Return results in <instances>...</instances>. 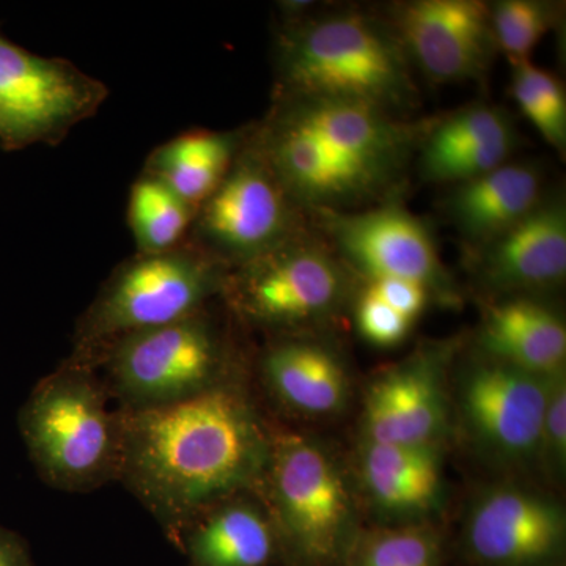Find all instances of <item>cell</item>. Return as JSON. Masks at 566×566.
Returning <instances> with one entry per match:
<instances>
[{"label":"cell","mask_w":566,"mask_h":566,"mask_svg":"<svg viewBox=\"0 0 566 566\" xmlns=\"http://www.w3.org/2000/svg\"><path fill=\"white\" fill-rule=\"evenodd\" d=\"M120 420L118 480L169 531L266 474L273 441L226 382L174 405L120 408Z\"/></svg>","instance_id":"obj_1"},{"label":"cell","mask_w":566,"mask_h":566,"mask_svg":"<svg viewBox=\"0 0 566 566\" xmlns=\"http://www.w3.org/2000/svg\"><path fill=\"white\" fill-rule=\"evenodd\" d=\"M275 98L344 99L387 112L415 96L400 43L370 18L290 24L277 41Z\"/></svg>","instance_id":"obj_2"},{"label":"cell","mask_w":566,"mask_h":566,"mask_svg":"<svg viewBox=\"0 0 566 566\" xmlns=\"http://www.w3.org/2000/svg\"><path fill=\"white\" fill-rule=\"evenodd\" d=\"M20 430L44 482L91 491L120 475V409L112 411L93 368L71 363L44 378L20 412Z\"/></svg>","instance_id":"obj_3"},{"label":"cell","mask_w":566,"mask_h":566,"mask_svg":"<svg viewBox=\"0 0 566 566\" xmlns=\"http://www.w3.org/2000/svg\"><path fill=\"white\" fill-rule=\"evenodd\" d=\"M229 268L189 241L161 253H136L104 283L74 333L69 360L95 367L129 335L203 311L223 292Z\"/></svg>","instance_id":"obj_4"},{"label":"cell","mask_w":566,"mask_h":566,"mask_svg":"<svg viewBox=\"0 0 566 566\" xmlns=\"http://www.w3.org/2000/svg\"><path fill=\"white\" fill-rule=\"evenodd\" d=\"M106 84L61 57L33 54L0 32V147L61 144L102 109Z\"/></svg>","instance_id":"obj_5"},{"label":"cell","mask_w":566,"mask_h":566,"mask_svg":"<svg viewBox=\"0 0 566 566\" xmlns=\"http://www.w3.org/2000/svg\"><path fill=\"white\" fill-rule=\"evenodd\" d=\"M99 364L123 409L174 405L222 385V345L205 308L122 338Z\"/></svg>","instance_id":"obj_6"},{"label":"cell","mask_w":566,"mask_h":566,"mask_svg":"<svg viewBox=\"0 0 566 566\" xmlns=\"http://www.w3.org/2000/svg\"><path fill=\"white\" fill-rule=\"evenodd\" d=\"M297 234V208L245 133L229 172L197 210L186 241L230 270Z\"/></svg>","instance_id":"obj_7"},{"label":"cell","mask_w":566,"mask_h":566,"mask_svg":"<svg viewBox=\"0 0 566 566\" xmlns=\"http://www.w3.org/2000/svg\"><path fill=\"white\" fill-rule=\"evenodd\" d=\"M223 292L241 315L264 326H286L329 311L342 293V274L334 260L292 238L277 249L227 274Z\"/></svg>","instance_id":"obj_8"},{"label":"cell","mask_w":566,"mask_h":566,"mask_svg":"<svg viewBox=\"0 0 566 566\" xmlns=\"http://www.w3.org/2000/svg\"><path fill=\"white\" fill-rule=\"evenodd\" d=\"M266 474L279 524L293 545L315 560L334 556L348 497L329 458L303 438L282 436L271 444Z\"/></svg>","instance_id":"obj_9"},{"label":"cell","mask_w":566,"mask_h":566,"mask_svg":"<svg viewBox=\"0 0 566 566\" xmlns=\"http://www.w3.org/2000/svg\"><path fill=\"white\" fill-rule=\"evenodd\" d=\"M249 137L297 210L331 211L374 196L390 182L364 164L335 155L277 103Z\"/></svg>","instance_id":"obj_10"},{"label":"cell","mask_w":566,"mask_h":566,"mask_svg":"<svg viewBox=\"0 0 566 566\" xmlns=\"http://www.w3.org/2000/svg\"><path fill=\"white\" fill-rule=\"evenodd\" d=\"M327 230L346 259L371 279L394 277L439 289L444 268L420 219L397 205L342 214L327 211Z\"/></svg>","instance_id":"obj_11"},{"label":"cell","mask_w":566,"mask_h":566,"mask_svg":"<svg viewBox=\"0 0 566 566\" xmlns=\"http://www.w3.org/2000/svg\"><path fill=\"white\" fill-rule=\"evenodd\" d=\"M400 43L436 81H463L486 69L495 48L490 6L479 0H417L397 17Z\"/></svg>","instance_id":"obj_12"},{"label":"cell","mask_w":566,"mask_h":566,"mask_svg":"<svg viewBox=\"0 0 566 566\" xmlns=\"http://www.w3.org/2000/svg\"><path fill=\"white\" fill-rule=\"evenodd\" d=\"M547 395L542 376L504 363L486 365L465 382V415L488 444L526 457L543 444Z\"/></svg>","instance_id":"obj_13"},{"label":"cell","mask_w":566,"mask_h":566,"mask_svg":"<svg viewBox=\"0 0 566 566\" xmlns=\"http://www.w3.org/2000/svg\"><path fill=\"white\" fill-rule=\"evenodd\" d=\"M565 521L560 510L538 495L497 490L476 504L468 524V543L483 564L531 566L560 549Z\"/></svg>","instance_id":"obj_14"},{"label":"cell","mask_w":566,"mask_h":566,"mask_svg":"<svg viewBox=\"0 0 566 566\" xmlns=\"http://www.w3.org/2000/svg\"><path fill=\"white\" fill-rule=\"evenodd\" d=\"M335 155L364 164L392 180L403 161L411 132L387 112L344 99L275 98Z\"/></svg>","instance_id":"obj_15"},{"label":"cell","mask_w":566,"mask_h":566,"mask_svg":"<svg viewBox=\"0 0 566 566\" xmlns=\"http://www.w3.org/2000/svg\"><path fill=\"white\" fill-rule=\"evenodd\" d=\"M483 271L499 289H536L566 274V211L562 202H539L505 233L488 243Z\"/></svg>","instance_id":"obj_16"},{"label":"cell","mask_w":566,"mask_h":566,"mask_svg":"<svg viewBox=\"0 0 566 566\" xmlns=\"http://www.w3.org/2000/svg\"><path fill=\"white\" fill-rule=\"evenodd\" d=\"M444 423V403L434 371L400 368L371 387L365 406L370 444L430 446Z\"/></svg>","instance_id":"obj_17"},{"label":"cell","mask_w":566,"mask_h":566,"mask_svg":"<svg viewBox=\"0 0 566 566\" xmlns=\"http://www.w3.org/2000/svg\"><path fill=\"white\" fill-rule=\"evenodd\" d=\"M542 177L528 164L505 163L485 175L460 182L450 211L465 238L491 243L538 207Z\"/></svg>","instance_id":"obj_18"},{"label":"cell","mask_w":566,"mask_h":566,"mask_svg":"<svg viewBox=\"0 0 566 566\" xmlns=\"http://www.w3.org/2000/svg\"><path fill=\"white\" fill-rule=\"evenodd\" d=\"M486 348L502 363L543 376L560 374L566 357L564 323L534 301L515 300L488 312Z\"/></svg>","instance_id":"obj_19"},{"label":"cell","mask_w":566,"mask_h":566,"mask_svg":"<svg viewBox=\"0 0 566 566\" xmlns=\"http://www.w3.org/2000/svg\"><path fill=\"white\" fill-rule=\"evenodd\" d=\"M245 133L189 132L159 145L145 161L142 172L172 189L199 210L229 172Z\"/></svg>","instance_id":"obj_20"},{"label":"cell","mask_w":566,"mask_h":566,"mask_svg":"<svg viewBox=\"0 0 566 566\" xmlns=\"http://www.w3.org/2000/svg\"><path fill=\"white\" fill-rule=\"evenodd\" d=\"M188 528L186 551L192 566H266L274 554L270 520L245 502H219Z\"/></svg>","instance_id":"obj_21"},{"label":"cell","mask_w":566,"mask_h":566,"mask_svg":"<svg viewBox=\"0 0 566 566\" xmlns=\"http://www.w3.org/2000/svg\"><path fill=\"white\" fill-rule=\"evenodd\" d=\"M263 374L271 390L297 411L326 415L344 403V370L318 346L301 342L271 346L263 357Z\"/></svg>","instance_id":"obj_22"},{"label":"cell","mask_w":566,"mask_h":566,"mask_svg":"<svg viewBox=\"0 0 566 566\" xmlns=\"http://www.w3.org/2000/svg\"><path fill=\"white\" fill-rule=\"evenodd\" d=\"M364 479L376 502L397 512L424 509L441 485L439 461L430 446L368 444Z\"/></svg>","instance_id":"obj_23"},{"label":"cell","mask_w":566,"mask_h":566,"mask_svg":"<svg viewBox=\"0 0 566 566\" xmlns=\"http://www.w3.org/2000/svg\"><path fill=\"white\" fill-rule=\"evenodd\" d=\"M515 137L504 112L495 107L472 106L457 112L424 144L423 172L430 180L453 181L479 166L486 148L494 142Z\"/></svg>","instance_id":"obj_24"},{"label":"cell","mask_w":566,"mask_h":566,"mask_svg":"<svg viewBox=\"0 0 566 566\" xmlns=\"http://www.w3.org/2000/svg\"><path fill=\"white\" fill-rule=\"evenodd\" d=\"M196 210L151 175L140 172L128 200L136 253L172 251L188 240Z\"/></svg>","instance_id":"obj_25"},{"label":"cell","mask_w":566,"mask_h":566,"mask_svg":"<svg viewBox=\"0 0 566 566\" xmlns=\"http://www.w3.org/2000/svg\"><path fill=\"white\" fill-rule=\"evenodd\" d=\"M513 96L528 122L558 151L566 145V96L560 81L531 61L513 62Z\"/></svg>","instance_id":"obj_26"},{"label":"cell","mask_w":566,"mask_h":566,"mask_svg":"<svg viewBox=\"0 0 566 566\" xmlns=\"http://www.w3.org/2000/svg\"><path fill=\"white\" fill-rule=\"evenodd\" d=\"M491 28L495 46L509 55L510 61H528V55L556 21L549 3L538 0H502L490 7Z\"/></svg>","instance_id":"obj_27"},{"label":"cell","mask_w":566,"mask_h":566,"mask_svg":"<svg viewBox=\"0 0 566 566\" xmlns=\"http://www.w3.org/2000/svg\"><path fill=\"white\" fill-rule=\"evenodd\" d=\"M434 535L420 527L392 528L368 536L357 549L356 566H438Z\"/></svg>","instance_id":"obj_28"},{"label":"cell","mask_w":566,"mask_h":566,"mask_svg":"<svg viewBox=\"0 0 566 566\" xmlns=\"http://www.w3.org/2000/svg\"><path fill=\"white\" fill-rule=\"evenodd\" d=\"M357 323H359L360 334L371 344L395 346L408 335L412 319L398 314L368 290L360 300Z\"/></svg>","instance_id":"obj_29"},{"label":"cell","mask_w":566,"mask_h":566,"mask_svg":"<svg viewBox=\"0 0 566 566\" xmlns=\"http://www.w3.org/2000/svg\"><path fill=\"white\" fill-rule=\"evenodd\" d=\"M368 290L398 314L405 315L409 319H415L427 303L428 290L419 283L403 281V279H375Z\"/></svg>","instance_id":"obj_30"},{"label":"cell","mask_w":566,"mask_h":566,"mask_svg":"<svg viewBox=\"0 0 566 566\" xmlns=\"http://www.w3.org/2000/svg\"><path fill=\"white\" fill-rule=\"evenodd\" d=\"M543 442H547L551 452L557 460H564L566 452V394L565 382L556 378L549 387L545 416V433Z\"/></svg>","instance_id":"obj_31"},{"label":"cell","mask_w":566,"mask_h":566,"mask_svg":"<svg viewBox=\"0 0 566 566\" xmlns=\"http://www.w3.org/2000/svg\"><path fill=\"white\" fill-rule=\"evenodd\" d=\"M0 566H33L31 551L21 535L0 524Z\"/></svg>","instance_id":"obj_32"}]
</instances>
